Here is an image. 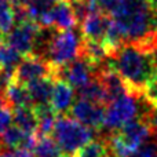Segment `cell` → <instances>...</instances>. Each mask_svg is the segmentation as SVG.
Instances as JSON below:
<instances>
[{"mask_svg": "<svg viewBox=\"0 0 157 157\" xmlns=\"http://www.w3.org/2000/svg\"><path fill=\"white\" fill-rule=\"evenodd\" d=\"M77 25V19L73 14L69 0L54 4L52 8V28L59 32L73 30Z\"/></svg>", "mask_w": 157, "mask_h": 157, "instance_id": "obj_12", "label": "cell"}, {"mask_svg": "<svg viewBox=\"0 0 157 157\" xmlns=\"http://www.w3.org/2000/svg\"><path fill=\"white\" fill-rule=\"evenodd\" d=\"M6 101L11 109L33 108V102L28 91V87L24 84L15 83V81H13L6 91Z\"/></svg>", "mask_w": 157, "mask_h": 157, "instance_id": "obj_16", "label": "cell"}, {"mask_svg": "<svg viewBox=\"0 0 157 157\" xmlns=\"http://www.w3.org/2000/svg\"><path fill=\"white\" fill-rule=\"evenodd\" d=\"M112 22V17L103 13H95L87 17L80 26V32L84 40L88 41H99L102 43L105 40L106 32L109 29V25Z\"/></svg>", "mask_w": 157, "mask_h": 157, "instance_id": "obj_10", "label": "cell"}, {"mask_svg": "<svg viewBox=\"0 0 157 157\" xmlns=\"http://www.w3.org/2000/svg\"><path fill=\"white\" fill-rule=\"evenodd\" d=\"M3 41H4V36L0 33V43H3Z\"/></svg>", "mask_w": 157, "mask_h": 157, "instance_id": "obj_28", "label": "cell"}, {"mask_svg": "<svg viewBox=\"0 0 157 157\" xmlns=\"http://www.w3.org/2000/svg\"><path fill=\"white\" fill-rule=\"evenodd\" d=\"M40 28L41 26H39L36 22L30 21V19L24 22V24H18L4 37V43H7L14 50H17L22 57L32 55L35 39L37 36Z\"/></svg>", "mask_w": 157, "mask_h": 157, "instance_id": "obj_8", "label": "cell"}, {"mask_svg": "<svg viewBox=\"0 0 157 157\" xmlns=\"http://www.w3.org/2000/svg\"><path fill=\"white\" fill-rule=\"evenodd\" d=\"M73 99H75V91L73 87L68 84L65 80L61 78H55V86L54 91H52L51 97V108L58 116H63L66 112H71L72 106H73Z\"/></svg>", "mask_w": 157, "mask_h": 157, "instance_id": "obj_11", "label": "cell"}, {"mask_svg": "<svg viewBox=\"0 0 157 157\" xmlns=\"http://www.w3.org/2000/svg\"><path fill=\"white\" fill-rule=\"evenodd\" d=\"M131 157H157V138L153 136L145 142Z\"/></svg>", "mask_w": 157, "mask_h": 157, "instance_id": "obj_20", "label": "cell"}, {"mask_svg": "<svg viewBox=\"0 0 157 157\" xmlns=\"http://www.w3.org/2000/svg\"><path fill=\"white\" fill-rule=\"evenodd\" d=\"M112 19L125 44H138L147 50L157 35V8L150 0H119Z\"/></svg>", "mask_w": 157, "mask_h": 157, "instance_id": "obj_1", "label": "cell"}, {"mask_svg": "<svg viewBox=\"0 0 157 157\" xmlns=\"http://www.w3.org/2000/svg\"><path fill=\"white\" fill-rule=\"evenodd\" d=\"M147 51L152 54L153 59H155V62L157 65V35L155 36V39H153V41H152V44H150V47H149V50H147Z\"/></svg>", "mask_w": 157, "mask_h": 157, "instance_id": "obj_25", "label": "cell"}, {"mask_svg": "<svg viewBox=\"0 0 157 157\" xmlns=\"http://www.w3.org/2000/svg\"><path fill=\"white\" fill-rule=\"evenodd\" d=\"M13 123L25 134H37L39 119L33 108H18L13 109Z\"/></svg>", "mask_w": 157, "mask_h": 157, "instance_id": "obj_14", "label": "cell"}, {"mask_svg": "<svg viewBox=\"0 0 157 157\" xmlns=\"http://www.w3.org/2000/svg\"><path fill=\"white\" fill-rule=\"evenodd\" d=\"M94 2L97 3L99 11L103 14H112L119 4V0H94Z\"/></svg>", "mask_w": 157, "mask_h": 157, "instance_id": "obj_23", "label": "cell"}, {"mask_svg": "<svg viewBox=\"0 0 157 157\" xmlns=\"http://www.w3.org/2000/svg\"><path fill=\"white\" fill-rule=\"evenodd\" d=\"M69 3L77 22H83L91 14L99 13V8L94 0H69Z\"/></svg>", "mask_w": 157, "mask_h": 157, "instance_id": "obj_19", "label": "cell"}, {"mask_svg": "<svg viewBox=\"0 0 157 157\" xmlns=\"http://www.w3.org/2000/svg\"><path fill=\"white\" fill-rule=\"evenodd\" d=\"M105 106L78 99L72 106L71 117L91 130H101L103 128V123H105Z\"/></svg>", "mask_w": 157, "mask_h": 157, "instance_id": "obj_9", "label": "cell"}, {"mask_svg": "<svg viewBox=\"0 0 157 157\" xmlns=\"http://www.w3.org/2000/svg\"><path fill=\"white\" fill-rule=\"evenodd\" d=\"M149 120H150V124H152L155 136L157 138V109H155V110H152L149 113Z\"/></svg>", "mask_w": 157, "mask_h": 157, "instance_id": "obj_24", "label": "cell"}, {"mask_svg": "<svg viewBox=\"0 0 157 157\" xmlns=\"http://www.w3.org/2000/svg\"><path fill=\"white\" fill-rule=\"evenodd\" d=\"M35 157H62V150L51 136L37 135V142L33 149Z\"/></svg>", "mask_w": 157, "mask_h": 157, "instance_id": "obj_17", "label": "cell"}, {"mask_svg": "<svg viewBox=\"0 0 157 157\" xmlns=\"http://www.w3.org/2000/svg\"><path fill=\"white\" fill-rule=\"evenodd\" d=\"M54 86H55V77H52V76L39 78V80L32 81L30 84H28L26 87H28L30 98H32L33 106L51 102Z\"/></svg>", "mask_w": 157, "mask_h": 157, "instance_id": "obj_13", "label": "cell"}, {"mask_svg": "<svg viewBox=\"0 0 157 157\" xmlns=\"http://www.w3.org/2000/svg\"><path fill=\"white\" fill-rule=\"evenodd\" d=\"M11 123H13V109L0 105V135L7 128H10Z\"/></svg>", "mask_w": 157, "mask_h": 157, "instance_id": "obj_21", "label": "cell"}, {"mask_svg": "<svg viewBox=\"0 0 157 157\" xmlns=\"http://www.w3.org/2000/svg\"><path fill=\"white\" fill-rule=\"evenodd\" d=\"M0 157H35V155L26 149H6L0 145Z\"/></svg>", "mask_w": 157, "mask_h": 157, "instance_id": "obj_22", "label": "cell"}, {"mask_svg": "<svg viewBox=\"0 0 157 157\" xmlns=\"http://www.w3.org/2000/svg\"><path fill=\"white\" fill-rule=\"evenodd\" d=\"M22 58L24 57L7 43L4 41L0 43V68L15 71L17 66L21 63Z\"/></svg>", "mask_w": 157, "mask_h": 157, "instance_id": "obj_18", "label": "cell"}, {"mask_svg": "<svg viewBox=\"0 0 157 157\" xmlns=\"http://www.w3.org/2000/svg\"><path fill=\"white\" fill-rule=\"evenodd\" d=\"M77 94L80 97V99L88 101V102H92V103H98V105H102V106H105L106 103L109 105L108 92H106L102 81L98 77H94L87 86L77 90Z\"/></svg>", "mask_w": 157, "mask_h": 157, "instance_id": "obj_15", "label": "cell"}, {"mask_svg": "<svg viewBox=\"0 0 157 157\" xmlns=\"http://www.w3.org/2000/svg\"><path fill=\"white\" fill-rule=\"evenodd\" d=\"M62 157H71V156H62Z\"/></svg>", "mask_w": 157, "mask_h": 157, "instance_id": "obj_29", "label": "cell"}, {"mask_svg": "<svg viewBox=\"0 0 157 157\" xmlns=\"http://www.w3.org/2000/svg\"><path fill=\"white\" fill-rule=\"evenodd\" d=\"M150 2H152V4L155 6V7L157 8V0H150Z\"/></svg>", "mask_w": 157, "mask_h": 157, "instance_id": "obj_27", "label": "cell"}, {"mask_svg": "<svg viewBox=\"0 0 157 157\" xmlns=\"http://www.w3.org/2000/svg\"><path fill=\"white\" fill-rule=\"evenodd\" d=\"M97 66L92 65L88 59H86L80 55L73 62L57 69L55 71V78L65 80L73 88L80 90L84 86H87L94 77H97Z\"/></svg>", "mask_w": 157, "mask_h": 157, "instance_id": "obj_6", "label": "cell"}, {"mask_svg": "<svg viewBox=\"0 0 157 157\" xmlns=\"http://www.w3.org/2000/svg\"><path fill=\"white\" fill-rule=\"evenodd\" d=\"M83 36L76 30H57L51 44H50L47 61L57 69L73 62L81 55Z\"/></svg>", "mask_w": 157, "mask_h": 157, "instance_id": "obj_4", "label": "cell"}, {"mask_svg": "<svg viewBox=\"0 0 157 157\" xmlns=\"http://www.w3.org/2000/svg\"><path fill=\"white\" fill-rule=\"evenodd\" d=\"M52 136L62 150V155L71 157H76L86 145L94 141V132L91 128L66 114L58 116Z\"/></svg>", "mask_w": 157, "mask_h": 157, "instance_id": "obj_3", "label": "cell"}, {"mask_svg": "<svg viewBox=\"0 0 157 157\" xmlns=\"http://www.w3.org/2000/svg\"><path fill=\"white\" fill-rule=\"evenodd\" d=\"M110 66L127 84L130 94L144 98L157 73L152 54L138 44L127 43L109 59Z\"/></svg>", "mask_w": 157, "mask_h": 157, "instance_id": "obj_2", "label": "cell"}, {"mask_svg": "<svg viewBox=\"0 0 157 157\" xmlns=\"http://www.w3.org/2000/svg\"><path fill=\"white\" fill-rule=\"evenodd\" d=\"M50 2H52L54 4H57V3H61V2H65V0H50Z\"/></svg>", "mask_w": 157, "mask_h": 157, "instance_id": "obj_26", "label": "cell"}, {"mask_svg": "<svg viewBox=\"0 0 157 157\" xmlns=\"http://www.w3.org/2000/svg\"><path fill=\"white\" fill-rule=\"evenodd\" d=\"M55 77V69L47 59H43L36 55L24 57L15 72H14V81L28 86L32 81L44 77Z\"/></svg>", "mask_w": 157, "mask_h": 157, "instance_id": "obj_7", "label": "cell"}, {"mask_svg": "<svg viewBox=\"0 0 157 157\" xmlns=\"http://www.w3.org/2000/svg\"><path fill=\"white\" fill-rule=\"evenodd\" d=\"M138 99H141V98L132 94H125L117 99L112 101L105 112L103 128H106L109 132H114V131H119L121 127H124L127 123L132 121L134 119L141 116Z\"/></svg>", "mask_w": 157, "mask_h": 157, "instance_id": "obj_5", "label": "cell"}]
</instances>
